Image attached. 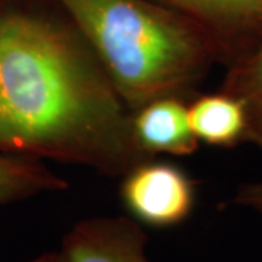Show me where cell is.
<instances>
[{
  "instance_id": "cell-2",
  "label": "cell",
  "mask_w": 262,
  "mask_h": 262,
  "mask_svg": "<svg viewBox=\"0 0 262 262\" xmlns=\"http://www.w3.org/2000/svg\"><path fill=\"white\" fill-rule=\"evenodd\" d=\"M131 113L153 99L194 94L214 42L191 19L150 0H56Z\"/></svg>"
},
{
  "instance_id": "cell-9",
  "label": "cell",
  "mask_w": 262,
  "mask_h": 262,
  "mask_svg": "<svg viewBox=\"0 0 262 262\" xmlns=\"http://www.w3.org/2000/svg\"><path fill=\"white\" fill-rule=\"evenodd\" d=\"M67 188L66 179L46 168L41 160L0 155V207Z\"/></svg>"
},
{
  "instance_id": "cell-12",
  "label": "cell",
  "mask_w": 262,
  "mask_h": 262,
  "mask_svg": "<svg viewBox=\"0 0 262 262\" xmlns=\"http://www.w3.org/2000/svg\"><path fill=\"white\" fill-rule=\"evenodd\" d=\"M0 2H2V0H0Z\"/></svg>"
},
{
  "instance_id": "cell-11",
  "label": "cell",
  "mask_w": 262,
  "mask_h": 262,
  "mask_svg": "<svg viewBox=\"0 0 262 262\" xmlns=\"http://www.w3.org/2000/svg\"><path fill=\"white\" fill-rule=\"evenodd\" d=\"M29 262H66V258L64 255L61 253V251H51V252L39 255L35 259Z\"/></svg>"
},
{
  "instance_id": "cell-10",
  "label": "cell",
  "mask_w": 262,
  "mask_h": 262,
  "mask_svg": "<svg viewBox=\"0 0 262 262\" xmlns=\"http://www.w3.org/2000/svg\"><path fill=\"white\" fill-rule=\"evenodd\" d=\"M236 206L246 207L262 215V181L242 185L233 196Z\"/></svg>"
},
{
  "instance_id": "cell-5",
  "label": "cell",
  "mask_w": 262,
  "mask_h": 262,
  "mask_svg": "<svg viewBox=\"0 0 262 262\" xmlns=\"http://www.w3.org/2000/svg\"><path fill=\"white\" fill-rule=\"evenodd\" d=\"M149 237L128 215H95L72 226L61 239L66 262H153Z\"/></svg>"
},
{
  "instance_id": "cell-8",
  "label": "cell",
  "mask_w": 262,
  "mask_h": 262,
  "mask_svg": "<svg viewBox=\"0 0 262 262\" xmlns=\"http://www.w3.org/2000/svg\"><path fill=\"white\" fill-rule=\"evenodd\" d=\"M220 91L242 103L246 115L245 141L262 150V38L249 53L229 64Z\"/></svg>"
},
{
  "instance_id": "cell-4",
  "label": "cell",
  "mask_w": 262,
  "mask_h": 262,
  "mask_svg": "<svg viewBox=\"0 0 262 262\" xmlns=\"http://www.w3.org/2000/svg\"><path fill=\"white\" fill-rule=\"evenodd\" d=\"M191 19L214 42L227 66L262 38V0H158Z\"/></svg>"
},
{
  "instance_id": "cell-6",
  "label": "cell",
  "mask_w": 262,
  "mask_h": 262,
  "mask_svg": "<svg viewBox=\"0 0 262 262\" xmlns=\"http://www.w3.org/2000/svg\"><path fill=\"white\" fill-rule=\"evenodd\" d=\"M131 127L137 146L149 158L189 156L200 144L189 124L187 102L181 98L166 96L144 103L131 113Z\"/></svg>"
},
{
  "instance_id": "cell-7",
  "label": "cell",
  "mask_w": 262,
  "mask_h": 262,
  "mask_svg": "<svg viewBox=\"0 0 262 262\" xmlns=\"http://www.w3.org/2000/svg\"><path fill=\"white\" fill-rule=\"evenodd\" d=\"M188 118L198 141L232 147L245 141L246 115L242 103L227 92L201 95L188 103Z\"/></svg>"
},
{
  "instance_id": "cell-3",
  "label": "cell",
  "mask_w": 262,
  "mask_h": 262,
  "mask_svg": "<svg viewBox=\"0 0 262 262\" xmlns=\"http://www.w3.org/2000/svg\"><path fill=\"white\" fill-rule=\"evenodd\" d=\"M120 196L130 217L140 225L169 229L192 214L196 189L185 170L151 158L121 177Z\"/></svg>"
},
{
  "instance_id": "cell-1",
  "label": "cell",
  "mask_w": 262,
  "mask_h": 262,
  "mask_svg": "<svg viewBox=\"0 0 262 262\" xmlns=\"http://www.w3.org/2000/svg\"><path fill=\"white\" fill-rule=\"evenodd\" d=\"M0 155L121 178L151 159L80 31L37 0L0 2Z\"/></svg>"
}]
</instances>
